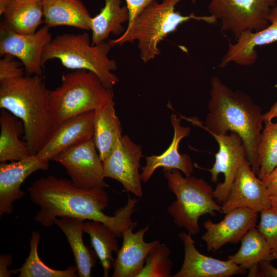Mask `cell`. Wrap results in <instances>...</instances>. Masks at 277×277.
<instances>
[{
	"mask_svg": "<svg viewBox=\"0 0 277 277\" xmlns=\"http://www.w3.org/2000/svg\"><path fill=\"white\" fill-rule=\"evenodd\" d=\"M134 228H128L122 233L123 244L113 263V277H137L149 253L161 244L157 240L145 241L148 226L135 232H133Z\"/></svg>",
	"mask_w": 277,
	"mask_h": 277,
	"instance_id": "18",
	"label": "cell"
},
{
	"mask_svg": "<svg viewBox=\"0 0 277 277\" xmlns=\"http://www.w3.org/2000/svg\"><path fill=\"white\" fill-rule=\"evenodd\" d=\"M210 134L218 143L219 148L213 166L206 170L210 173L211 181L214 183L218 181L220 173L224 174V181L213 190L215 199L223 203L229 194L241 162L246 158V151L242 139L235 132L226 135Z\"/></svg>",
	"mask_w": 277,
	"mask_h": 277,
	"instance_id": "12",
	"label": "cell"
},
{
	"mask_svg": "<svg viewBox=\"0 0 277 277\" xmlns=\"http://www.w3.org/2000/svg\"><path fill=\"white\" fill-rule=\"evenodd\" d=\"M241 242L239 250L228 257L237 265L249 269L262 261H271L272 249L255 226L246 233Z\"/></svg>",
	"mask_w": 277,
	"mask_h": 277,
	"instance_id": "28",
	"label": "cell"
},
{
	"mask_svg": "<svg viewBox=\"0 0 277 277\" xmlns=\"http://www.w3.org/2000/svg\"><path fill=\"white\" fill-rule=\"evenodd\" d=\"M113 98L112 89L106 87L94 73L83 69L64 74L61 85L50 91V106L57 124L102 108Z\"/></svg>",
	"mask_w": 277,
	"mask_h": 277,
	"instance_id": "6",
	"label": "cell"
},
{
	"mask_svg": "<svg viewBox=\"0 0 277 277\" xmlns=\"http://www.w3.org/2000/svg\"><path fill=\"white\" fill-rule=\"evenodd\" d=\"M82 219L64 216L54 220V224L63 231L73 253L77 273L80 277H90L97 256L94 250L85 245Z\"/></svg>",
	"mask_w": 277,
	"mask_h": 277,
	"instance_id": "22",
	"label": "cell"
},
{
	"mask_svg": "<svg viewBox=\"0 0 277 277\" xmlns=\"http://www.w3.org/2000/svg\"><path fill=\"white\" fill-rule=\"evenodd\" d=\"M3 15L4 22L16 32L34 33L44 23L42 0H12Z\"/></svg>",
	"mask_w": 277,
	"mask_h": 277,
	"instance_id": "26",
	"label": "cell"
},
{
	"mask_svg": "<svg viewBox=\"0 0 277 277\" xmlns=\"http://www.w3.org/2000/svg\"><path fill=\"white\" fill-rule=\"evenodd\" d=\"M142 147L127 135L119 138L111 153L102 162L104 177L119 182L135 196L143 195L140 169Z\"/></svg>",
	"mask_w": 277,
	"mask_h": 277,
	"instance_id": "11",
	"label": "cell"
},
{
	"mask_svg": "<svg viewBox=\"0 0 277 277\" xmlns=\"http://www.w3.org/2000/svg\"><path fill=\"white\" fill-rule=\"evenodd\" d=\"M163 172L169 189L176 197L168 207V213L178 227L192 235L198 234L201 216L222 212L221 206L215 200L214 189L204 180L192 175L184 177L177 169H163Z\"/></svg>",
	"mask_w": 277,
	"mask_h": 277,
	"instance_id": "7",
	"label": "cell"
},
{
	"mask_svg": "<svg viewBox=\"0 0 277 277\" xmlns=\"http://www.w3.org/2000/svg\"><path fill=\"white\" fill-rule=\"evenodd\" d=\"M49 28L44 25L36 32L23 34L16 32L2 21L0 23V55L9 54L17 58L27 75L42 72L44 47L52 40Z\"/></svg>",
	"mask_w": 277,
	"mask_h": 277,
	"instance_id": "10",
	"label": "cell"
},
{
	"mask_svg": "<svg viewBox=\"0 0 277 277\" xmlns=\"http://www.w3.org/2000/svg\"><path fill=\"white\" fill-rule=\"evenodd\" d=\"M248 276L277 277V268L264 260L250 268Z\"/></svg>",
	"mask_w": 277,
	"mask_h": 277,
	"instance_id": "34",
	"label": "cell"
},
{
	"mask_svg": "<svg viewBox=\"0 0 277 277\" xmlns=\"http://www.w3.org/2000/svg\"><path fill=\"white\" fill-rule=\"evenodd\" d=\"M12 256L10 254H4L0 255V276L10 277L13 274H16L15 270H9L8 267L11 264Z\"/></svg>",
	"mask_w": 277,
	"mask_h": 277,
	"instance_id": "37",
	"label": "cell"
},
{
	"mask_svg": "<svg viewBox=\"0 0 277 277\" xmlns=\"http://www.w3.org/2000/svg\"><path fill=\"white\" fill-rule=\"evenodd\" d=\"M28 191L31 201L39 208L34 221L43 227L53 226L58 217L71 216L103 223L121 238L126 229L137 225L131 217L138 200L129 195L127 204L109 216L103 212L109 203L104 188L83 189L71 180L50 175L36 180Z\"/></svg>",
	"mask_w": 277,
	"mask_h": 277,
	"instance_id": "1",
	"label": "cell"
},
{
	"mask_svg": "<svg viewBox=\"0 0 277 277\" xmlns=\"http://www.w3.org/2000/svg\"><path fill=\"white\" fill-rule=\"evenodd\" d=\"M48 161L37 154L23 159L0 164V216L10 214L13 211V204L22 198L25 192L21 189L24 180L39 170L49 168Z\"/></svg>",
	"mask_w": 277,
	"mask_h": 277,
	"instance_id": "15",
	"label": "cell"
},
{
	"mask_svg": "<svg viewBox=\"0 0 277 277\" xmlns=\"http://www.w3.org/2000/svg\"><path fill=\"white\" fill-rule=\"evenodd\" d=\"M256 211L246 207L232 210L218 223L211 220L204 222L206 231L201 239L205 243L208 252H214L228 243L236 244L246 233L255 227L258 219Z\"/></svg>",
	"mask_w": 277,
	"mask_h": 277,
	"instance_id": "14",
	"label": "cell"
},
{
	"mask_svg": "<svg viewBox=\"0 0 277 277\" xmlns=\"http://www.w3.org/2000/svg\"><path fill=\"white\" fill-rule=\"evenodd\" d=\"M83 229L90 237L91 246L103 267L104 276H108L115 261L112 252L117 253L119 249L117 237L108 227L98 221L84 222Z\"/></svg>",
	"mask_w": 277,
	"mask_h": 277,
	"instance_id": "27",
	"label": "cell"
},
{
	"mask_svg": "<svg viewBox=\"0 0 277 277\" xmlns=\"http://www.w3.org/2000/svg\"><path fill=\"white\" fill-rule=\"evenodd\" d=\"M181 119L175 114H171L170 121L174 131L172 142L162 154L146 156V164L142 168L141 173L143 182H148L155 171L161 167L164 169H177L187 176L193 173L194 166L191 157L181 154L179 151L181 141L188 136L191 131L190 127L182 126Z\"/></svg>",
	"mask_w": 277,
	"mask_h": 277,
	"instance_id": "20",
	"label": "cell"
},
{
	"mask_svg": "<svg viewBox=\"0 0 277 277\" xmlns=\"http://www.w3.org/2000/svg\"><path fill=\"white\" fill-rule=\"evenodd\" d=\"M95 110L70 117L57 124L52 136L37 155L51 161L62 151L93 137Z\"/></svg>",
	"mask_w": 277,
	"mask_h": 277,
	"instance_id": "17",
	"label": "cell"
},
{
	"mask_svg": "<svg viewBox=\"0 0 277 277\" xmlns=\"http://www.w3.org/2000/svg\"><path fill=\"white\" fill-rule=\"evenodd\" d=\"M129 18L128 8L121 6V0H105L104 7L91 18V44L97 45L106 41L110 33L123 34L125 31L123 24L128 22Z\"/></svg>",
	"mask_w": 277,
	"mask_h": 277,
	"instance_id": "24",
	"label": "cell"
},
{
	"mask_svg": "<svg viewBox=\"0 0 277 277\" xmlns=\"http://www.w3.org/2000/svg\"><path fill=\"white\" fill-rule=\"evenodd\" d=\"M258 230L264 236L271 249L277 248V211L271 207L262 210Z\"/></svg>",
	"mask_w": 277,
	"mask_h": 277,
	"instance_id": "32",
	"label": "cell"
},
{
	"mask_svg": "<svg viewBox=\"0 0 277 277\" xmlns=\"http://www.w3.org/2000/svg\"><path fill=\"white\" fill-rule=\"evenodd\" d=\"M274 118H277V102L272 105L267 112L263 114L264 122L271 121Z\"/></svg>",
	"mask_w": 277,
	"mask_h": 277,
	"instance_id": "38",
	"label": "cell"
},
{
	"mask_svg": "<svg viewBox=\"0 0 277 277\" xmlns=\"http://www.w3.org/2000/svg\"><path fill=\"white\" fill-rule=\"evenodd\" d=\"M271 207L277 211V196H270Z\"/></svg>",
	"mask_w": 277,
	"mask_h": 277,
	"instance_id": "40",
	"label": "cell"
},
{
	"mask_svg": "<svg viewBox=\"0 0 277 277\" xmlns=\"http://www.w3.org/2000/svg\"><path fill=\"white\" fill-rule=\"evenodd\" d=\"M262 180L265 185L269 196H277V167Z\"/></svg>",
	"mask_w": 277,
	"mask_h": 277,
	"instance_id": "36",
	"label": "cell"
},
{
	"mask_svg": "<svg viewBox=\"0 0 277 277\" xmlns=\"http://www.w3.org/2000/svg\"><path fill=\"white\" fill-rule=\"evenodd\" d=\"M52 161L61 164L70 180L81 188L105 189L108 187L104 180L103 162L93 137L62 151Z\"/></svg>",
	"mask_w": 277,
	"mask_h": 277,
	"instance_id": "9",
	"label": "cell"
},
{
	"mask_svg": "<svg viewBox=\"0 0 277 277\" xmlns=\"http://www.w3.org/2000/svg\"><path fill=\"white\" fill-rule=\"evenodd\" d=\"M113 102L95 110L93 140L103 162L112 151L122 135L121 121L116 114Z\"/></svg>",
	"mask_w": 277,
	"mask_h": 277,
	"instance_id": "25",
	"label": "cell"
},
{
	"mask_svg": "<svg viewBox=\"0 0 277 277\" xmlns=\"http://www.w3.org/2000/svg\"><path fill=\"white\" fill-rule=\"evenodd\" d=\"M241 207L260 213L271 207L270 196L262 180L252 171L247 159L239 166L226 200L221 206L222 213Z\"/></svg>",
	"mask_w": 277,
	"mask_h": 277,
	"instance_id": "13",
	"label": "cell"
},
{
	"mask_svg": "<svg viewBox=\"0 0 277 277\" xmlns=\"http://www.w3.org/2000/svg\"><path fill=\"white\" fill-rule=\"evenodd\" d=\"M184 250L181 269L174 277H229L244 274L246 269L230 260H219L201 253L196 248L192 235L182 232L179 234Z\"/></svg>",
	"mask_w": 277,
	"mask_h": 277,
	"instance_id": "16",
	"label": "cell"
},
{
	"mask_svg": "<svg viewBox=\"0 0 277 277\" xmlns=\"http://www.w3.org/2000/svg\"><path fill=\"white\" fill-rule=\"evenodd\" d=\"M12 0H0V15H3Z\"/></svg>",
	"mask_w": 277,
	"mask_h": 277,
	"instance_id": "39",
	"label": "cell"
},
{
	"mask_svg": "<svg viewBox=\"0 0 277 277\" xmlns=\"http://www.w3.org/2000/svg\"><path fill=\"white\" fill-rule=\"evenodd\" d=\"M44 23L50 28L66 26L90 30L92 17L81 0H42Z\"/></svg>",
	"mask_w": 277,
	"mask_h": 277,
	"instance_id": "21",
	"label": "cell"
},
{
	"mask_svg": "<svg viewBox=\"0 0 277 277\" xmlns=\"http://www.w3.org/2000/svg\"><path fill=\"white\" fill-rule=\"evenodd\" d=\"M171 251L165 244H160L147 256L144 266L137 277L172 276Z\"/></svg>",
	"mask_w": 277,
	"mask_h": 277,
	"instance_id": "31",
	"label": "cell"
},
{
	"mask_svg": "<svg viewBox=\"0 0 277 277\" xmlns=\"http://www.w3.org/2000/svg\"><path fill=\"white\" fill-rule=\"evenodd\" d=\"M87 32L58 34L44 48L42 63L58 60L66 68L87 70L94 73L107 88L112 89L118 82L112 71L117 69L116 62L108 53L115 46L112 39L92 45Z\"/></svg>",
	"mask_w": 277,
	"mask_h": 277,
	"instance_id": "5",
	"label": "cell"
},
{
	"mask_svg": "<svg viewBox=\"0 0 277 277\" xmlns=\"http://www.w3.org/2000/svg\"><path fill=\"white\" fill-rule=\"evenodd\" d=\"M269 25L259 31H247L242 33L234 44L229 43L220 67L223 68L228 64L248 66L254 64L258 58L255 48L277 41V5L271 9L269 15Z\"/></svg>",
	"mask_w": 277,
	"mask_h": 277,
	"instance_id": "19",
	"label": "cell"
},
{
	"mask_svg": "<svg viewBox=\"0 0 277 277\" xmlns=\"http://www.w3.org/2000/svg\"><path fill=\"white\" fill-rule=\"evenodd\" d=\"M129 14L128 25L152 2L154 0H125Z\"/></svg>",
	"mask_w": 277,
	"mask_h": 277,
	"instance_id": "35",
	"label": "cell"
},
{
	"mask_svg": "<svg viewBox=\"0 0 277 277\" xmlns=\"http://www.w3.org/2000/svg\"><path fill=\"white\" fill-rule=\"evenodd\" d=\"M270 260H277V248L271 250Z\"/></svg>",
	"mask_w": 277,
	"mask_h": 277,
	"instance_id": "41",
	"label": "cell"
},
{
	"mask_svg": "<svg viewBox=\"0 0 277 277\" xmlns=\"http://www.w3.org/2000/svg\"><path fill=\"white\" fill-rule=\"evenodd\" d=\"M183 0H154L149 4L129 25L124 33L117 38L112 39L114 45L122 46L127 43L138 42L140 57L144 63L159 55L160 42L169 34L175 31L180 25L195 19L208 24L216 23L212 16H196L193 13L182 15L175 10L176 5ZM193 3L197 0H190Z\"/></svg>",
	"mask_w": 277,
	"mask_h": 277,
	"instance_id": "4",
	"label": "cell"
},
{
	"mask_svg": "<svg viewBox=\"0 0 277 277\" xmlns=\"http://www.w3.org/2000/svg\"><path fill=\"white\" fill-rule=\"evenodd\" d=\"M41 239L39 233L31 232L30 238V252L25 263L18 269V277H76L77 270L72 265L65 270L53 269L46 265L38 254V245Z\"/></svg>",
	"mask_w": 277,
	"mask_h": 277,
	"instance_id": "29",
	"label": "cell"
},
{
	"mask_svg": "<svg viewBox=\"0 0 277 277\" xmlns=\"http://www.w3.org/2000/svg\"><path fill=\"white\" fill-rule=\"evenodd\" d=\"M272 0H210V15L221 22L222 30L231 32L236 38L242 33L259 31L269 24Z\"/></svg>",
	"mask_w": 277,
	"mask_h": 277,
	"instance_id": "8",
	"label": "cell"
},
{
	"mask_svg": "<svg viewBox=\"0 0 277 277\" xmlns=\"http://www.w3.org/2000/svg\"><path fill=\"white\" fill-rule=\"evenodd\" d=\"M50 91L39 75L0 81V108L22 121L30 155L44 147L57 125L50 106Z\"/></svg>",
	"mask_w": 277,
	"mask_h": 277,
	"instance_id": "3",
	"label": "cell"
},
{
	"mask_svg": "<svg viewBox=\"0 0 277 277\" xmlns=\"http://www.w3.org/2000/svg\"><path fill=\"white\" fill-rule=\"evenodd\" d=\"M211 84L205 126L199 122H193L210 133H238L243 140L247 160L258 175V146L264 122L260 107L249 95L240 90L233 91L216 76L212 78Z\"/></svg>",
	"mask_w": 277,
	"mask_h": 277,
	"instance_id": "2",
	"label": "cell"
},
{
	"mask_svg": "<svg viewBox=\"0 0 277 277\" xmlns=\"http://www.w3.org/2000/svg\"><path fill=\"white\" fill-rule=\"evenodd\" d=\"M258 146L260 169L258 176L263 180L277 167V122L265 121Z\"/></svg>",
	"mask_w": 277,
	"mask_h": 277,
	"instance_id": "30",
	"label": "cell"
},
{
	"mask_svg": "<svg viewBox=\"0 0 277 277\" xmlns=\"http://www.w3.org/2000/svg\"><path fill=\"white\" fill-rule=\"evenodd\" d=\"M0 162L18 161L29 155L25 142L20 139L24 134L22 121L6 110L0 111Z\"/></svg>",
	"mask_w": 277,
	"mask_h": 277,
	"instance_id": "23",
	"label": "cell"
},
{
	"mask_svg": "<svg viewBox=\"0 0 277 277\" xmlns=\"http://www.w3.org/2000/svg\"><path fill=\"white\" fill-rule=\"evenodd\" d=\"M13 56L6 54L0 60V81L22 77L25 75L22 63L14 59Z\"/></svg>",
	"mask_w": 277,
	"mask_h": 277,
	"instance_id": "33",
	"label": "cell"
},
{
	"mask_svg": "<svg viewBox=\"0 0 277 277\" xmlns=\"http://www.w3.org/2000/svg\"><path fill=\"white\" fill-rule=\"evenodd\" d=\"M272 1H274V2H276V0H272Z\"/></svg>",
	"mask_w": 277,
	"mask_h": 277,
	"instance_id": "42",
	"label": "cell"
}]
</instances>
